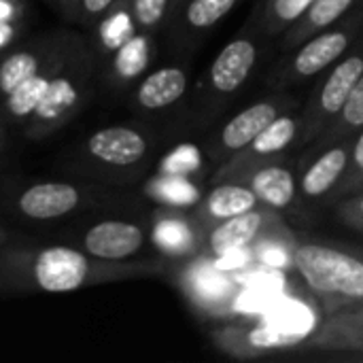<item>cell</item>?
<instances>
[{
    "instance_id": "cb8c5ba5",
    "label": "cell",
    "mask_w": 363,
    "mask_h": 363,
    "mask_svg": "<svg viewBox=\"0 0 363 363\" xmlns=\"http://www.w3.org/2000/svg\"><path fill=\"white\" fill-rule=\"evenodd\" d=\"M187 294L204 308L211 311H223L230 308L232 302V285L230 281L219 274L213 266L208 270H194L189 283H187Z\"/></svg>"
},
{
    "instance_id": "7c38bea8",
    "label": "cell",
    "mask_w": 363,
    "mask_h": 363,
    "mask_svg": "<svg viewBox=\"0 0 363 363\" xmlns=\"http://www.w3.org/2000/svg\"><path fill=\"white\" fill-rule=\"evenodd\" d=\"M189 77L181 66H162L151 70L132 91V104L136 111L160 113L174 106L187 94Z\"/></svg>"
},
{
    "instance_id": "44dd1931",
    "label": "cell",
    "mask_w": 363,
    "mask_h": 363,
    "mask_svg": "<svg viewBox=\"0 0 363 363\" xmlns=\"http://www.w3.org/2000/svg\"><path fill=\"white\" fill-rule=\"evenodd\" d=\"M249 187L255 191L262 204L274 211H285L296 202V177L289 168L279 164L259 166L251 172Z\"/></svg>"
},
{
    "instance_id": "83f0119b",
    "label": "cell",
    "mask_w": 363,
    "mask_h": 363,
    "mask_svg": "<svg viewBox=\"0 0 363 363\" xmlns=\"http://www.w3.org/2000/svg\"><path fill=\"white\" fill-rule=\"evenodd\" d=\"M315 0H268L264 9L262 28L266 34H283L289 30L311 6Z\"/></svg>"
},
{
    "instance_id": "9a60e30c",
    "label": "cell",
    "mask_w": 363,
    "mask_h": 363,
    "mask_svg": "<svg viewBox=\"0 0 363 363\" xmlns=\"http://www.w3.org/2000/svg\"><path fill=\"white\" fill-rule=\"evenodd\" d=\"M266 223H268V213L259 211V206L249 213L223 219L211 228L204 247L215 257H223L232 251H242L251 247L266 232Z\"/></svg>"
},
{
    "instance_id": "5b68a950",
    "label": "cell",
    "mask_w": 363,
    "mask_h": 363,
    "mask_svg": "<svg viewBox=\"0 0 363 363\" xmlns=\"http://www.w3.org/2000/svg\"><path fill=\"white\" fill-rule=\"evenodd\" d=\"M111 187L94 181H40L26 185L17 194L9 196V208L13 215L26 221H57L81 211L94 208L108 200Z\"/></svg>"
},
{
    "instance_id": "6da1fadb",
    "label": "cell",
    "mask_w": 363,
    "mask_h": 363,
    "mask_svg": "<svg viewBox=\"0 0 363 363\" xmlns=\"http://www.w3.org/2000/svg\"><path fill=\"white\" fill-rule=\"evenodd\" d=\"M162 264L104 262L79 247H34L9 240L0 247V294H70L83 287L160 274Z\"/></svg>"
},
{
    "instance_id": "4dcf8cb0",
    "label": "cell",
    "mask_w": 363,
    "mask_h": 363,
    "mask_svg": "<svg viewBox=\"0 0 363 363\" xmlns=\"http://www.w3.org/2000/svg\"><path fill=\"white\" fill-rule=\"evenodd\" d=\"M119 0H77L74 17L83 26H94L96 21H102L117 4Z\"/></svg>"
},
{
    "instance_id": "d590c367",
    "label": "cell",
    "mask_w": 363,
    "mask_h": 363,
    "mask_svg": "<svg viewBox=\"0 0 363 363\" xmlns=\"http://www.w3.org/2000/svg\"><path fill=\"white\" fill-rule=\"evenodd\" d=\"M4 117L0 115V160H2V151H4V145H6V138H4Z\"/></svg>"
},
{
    "instance_id": "f1b7e54d",
    "label": "cell",
    "mask_w": 363,
    "mask_h": 363,
    "mask_svg": "<svg viewBox=\"0 0 363 363\" xmlns=\"http://www.w3.org/2000/svg\"><path fill=\"white\" fill-rule=\"evenodd\" d=\"M200 153L196 147L183 145L179 149H174L162 164V174L168 177H189L200 168Z\"/></svg>"
},
{
    "instance_id": "2e32d148",
    "label": "cell",
    "mask_w": 363,
    "mask_h": 363,
    "mask_svg": "<svg viewBox=\"0 0 363 363\" xmlns=\"http://www.w3.org/2000/svg\"><path fill=\"white\" fill-rule=\"evenodd\" d=\"M300 132H302V117H298L294 113H281L272 123H268L255 136V140L249 147H245L242 151L236 153V157L232 160L228 170H234L238 174V170L245 164H253L257 160H268V157L281 155L300 138Z\"/></svg>"
},
{
    "instance_id": "603a6c76",
    "label": "cell",
    "mask_w": 363,
    "mask_h": 363,
    "mask_svg": "<svg viewBox=\"0 0 363 363\" xmlns=\"http://www.w3.org/2000/svg\"><path fill=\"white\" fill-rule=\"evenodd\" d=\"M151 36L153 34L136 30L130 38H125L115 49L108 68L111 83H130L147 70L151 62V40H153Z\"/></svg>"
},
{
    "instance_id": "ac0fdd59",
    "label": "cell",
    "mask_w": 363,
    "mask_h": 363,
    "mask_svg": "<svg viewBox=\"0 0 363 363\" xmlns=\"http://www.w3.org/2000/svg\"><path fill=\"white\" fill-rule=\"evenodd\" d=\"M259 206V198L249 185L240 183H221L215 189H211L196 208L198 221L204 228H213L215 223L249 213Z\"/></svg>"
},
{
    "instance_id": "f35d334b",
    "label": "cell",
    "mask_w": 363,
    "mask_h": 363,
    "mask_svg": "<svg viewBox=\"0 0 363 363\" xmlns=\"http://www.w3.org/2000/svg\"><path fill=\"white\" fill-rule=\"evenodd\" d=\"M179 2H181V0H177V4H179ZM174 9H177V6H174Z\"/></svg>"
},
{
    "instance_id": "7402d4cb",
    "label": "cell",
    "mask_w": 363,
    "mask_h": 363,
    "mask_svg": "<svg viewBox=\"0 0 363 363\" xmlns=\"http://www.w3.org/2000/svg\"><path fill=\"white\" fill-rule=\"evenodd\" d=\"M240 0H181L168 23H179L185 36H198L215 28Z\"/></svg>"
},
{
    "instance_id": "52a82bcc",
    "label": "cell",
    "mask_w": 363,
    "mask_h": 363,
    "mask_svg": "<svg viewBox=\"0 0 363 363\" xmlns=\"http://www.w3.org/2000/svg\"><path fill=\"white\" fill-rule=\"evenodd\" d=\"M363 77V43L357 47L353 45L351 51H347V57H340L325 81L319 85L315 100L311 98V104L304 108L302 115V143H313L330 123L332 119L342 111L347 104L351 91Z\"/></svg>"
},
{
    "instance_id": "3957f363",
    "label": "cell",
    "mask_w": 363,
    "mask_h": 363,
    "mask_svg": "<svg viewBox=\"0 0 363 363\" xmlns=\"http://www.w3.org/2000/svg\"><path fill=\"white\" fill-rule=\"evenodd\" d=\"M151 147L153 140L145 130L117 123L91 132L85 140L79 143L66 164L70 170L83 174L89 181L108 187L128 185L136 181L147 166Z\"/></svg>"
},
{
    "instance_id": "f546056e",
    "label": "cell",
    "mask_w": 363,
    "mask_h": 363,
    "mask_svg": "<svg viewBox=\"0 0 363 363\" xmlns=\"http://www.w3.org/2000/svg\"><path fill=\"white\" fill-rule=\"evenodd\" d=\"M340 194H357L359 187L363 183V128L357 132V138L355 143L351 145V162H349V168L340 181Z\"/></svg>"
},
{
    "instance_id": "d6986e66",
    "label": "cell",
    "mask_w": 363,
    "mask_h": 363,
    "mask_svg": "<svg viewBox=\"0 0 363 363\" xmlns=\"http://www.w3.org/2000/svg\"><path fill=\"white\" fill-rule=\"evenodd\" d=\"M79 40H81V36H79V38H77V40H74V43L55 60V62L47 64L40 72H36L34 77H30V79L23 81L21 85H17L9 96L2 98V111H0V115L4 117L6 123H11V125H23V123L30 119V115L36 111V106H38L40 100L45 98V91H47V87H49V81H51V77H53L57 64L66 57V53H68Z\"/></svg>"
},
{
    "instance_id": "5bb4252c",
    "label": "cell",
    "mask_w": 363,
    "mask_h": 363,
    "mask_svg": "<svg viewBox=\"0 0 363 363\" xmlns=\"http://www.w3.org/2000/svg\"><path fill=\"white\" fill-rule=\"evenodd\" d=\"M304 345L315 351H342L363 355V304L330 315Z\"/></svg>"
},
{
    "instance_id": "9c48e42d",
    "label": "cell",
    "mask_w": 363,
    "mask_h": 363,
    "mask_svg": "<svg viewBox=\"0 0 363 363\" xmlns=\"http://www.w3.org/2000/svg\"><path fill=\"white\" fill-rule=\"evenodd\" d=\"M77 38L79 34L57 32L6 53L0 60V98L9 96L17 85L40 72L47 64L55 62Z\"/></svg>"
},
{
    "instance_id": "484cf974",
    "label": "cell",
    "mask_w": 363,
    "mask_h": 363,
    "mask_svg": "<svg viewBox=\"0 0 363 363\" xmlns=\"http://www.w3.org/2000/svg\"><path fill=\"white\" fill-rule=\"evenodd\" d=\"M363 128V77L359 83L355 85V89L351 91L347 104L342 106V111L332 119V123L315 138V143H338V140H347L351 134H357Z\"/></svg>"
},
{
    "instance_id": "ba28073f",
    "label": "cell",
    "mask_w": 363,
    "mask_h": 363,
    "mask_svg": "<svg viewBox=\"0 0 363 363\" xmlns=\"http://www.w3.org/2000/svg\"><path fill=\"white\" fill-rule=\"evenodd\" d=\"M147 245L143 223L130 219H100L79 236V249L104 262H128Z\"/></svg>"
},
{
    "instance_id": "7a4b0ae2",
    "label": "cell",
    "mask_w": 363,
    "mask_h": 363,
    "mask_svg": "<svg viewBox=\"0 0 363 363\" xmlns=\"http://www.w3.org/2000/svg\"><path fill=\"white\" fill-rule=\"evenodd\" d=\"M98 66V53L81 38L57 64L45 98L21 125V134L38 143L68 125L94 98Z\"/></svg>"
},
{
    "instance_id": "277c9868",
    "label": "cell",
    "mask_w": 363,
    "mask_h": 363,
    "mask_svg": "<svg viewBox=\"0 0 363 363\" xmlns=\"http://www.w3.org/2000/svg\"><path fill=\"white\" fill-rule=\"evenodd\" d=\"M294 266L325 315L363 304V253L323 242L294 247Z\"/></svg>"
},
{
    "instance_id": "836d02e7",
    "label": "cell",
    "mask_w": 363,
    "mask_h": 363,
    "mask_svg": "<svg viewBox=\"0 0 363 363\" xmlns=\"http://www.w3.org/2000/svg\"><path fill=\"white\" fill-rule=\"evenodd\" d=\"M13 34H15V30H13L11 23H0V45H4L6 40H11Z\"/></svg>"
},
{
    "instance_id": "74e56055",
    "label": "cell",
    "mask_w": 363,
    "mask_h": 363,
    "mask_svg": "<svg viewBox=\"0 0 363 363\" xmlns=\"http://www.w3.org/2000/svg\"><path fill=\"white\" fill-rule=\"evenodd\" d=\"M359 191H363V183H362V187H359ZM359 191H357V194H359Z\"/></svg>"
},
{
    "instance_id": "e0dca14e",
    "label": "cell",
    "mask_w": 363,
    "mask_h": 363,
    "mask_svg": "<svg viewBox=\"0 0 363 363\" xmlns=\"http://www.w3.org/2000/svg\"><path fill=\"white\" fill-rule=\"evenodd\" d=\"M351 162V143L338 140L336 145L328 147L302 174L300 191L308 200H319L336 189L342 181Z\"/></svg>"
},
{
    "instance_id": "d4e9b609",
    "label": "cell",
    "mask_w": 363,
    "mask_h": 363,
    "mask_svg": "<svg viewBox=\"0 0 363 363\" xmlns=\"http://www.w3.org/2000/svg\"><path fill=\"white\" fill-rule=\"evenodd\" d=\"M153 238H155V245L172 257H183L198 249V240L189 223L170 213H162L157 217L155 228H153Z\"/></svg>"
},
{
    "instance_id": "4fadbf2b",
    "label": "cell",
    "mask_w": 363,
    "mask_h": 363,
    "mask_svg": "<svg viewBox=\"0 0 363 363\" xmlns=\"http://www.w3.org/2000/svg\"><path fill=\"white\" fill-rule=\"evenodd\" d=\"M281 100L272 98V100H259L251 106H247L245 111H240L238 115H234L219 132V140H217V151L219 153H238L245 147H249L255 136L268 125L272 123L281 113Z\"/></svg>"
},
{
    "instance_id": "4316f807",
    "label": "cell",
    "mask_w": 363,
    "mask_h": 363,
    "mask_svg": "<svg viewBox=\"0 0 363 363\" xmlns=\"http://www.w3.org/2000/svg\"><path fill=\"white\" fill-rule=\"evenodd\" d=\"M138 32L155 34L164 28L177 6V0H125Z\"/></svg>"
},
{
    "instance_id": "8fae6325",
    "label": "cell",
    "mask_w": 363,
    "mask_h": 363,
    "mask_svg": "<svg viewBox=\"0 0 363 363\" xmlns=\"http://www.w3.org/2000/svg\"><path fill=\"white\" fill-rule=\"evenodd\" d=\"M313 334V328H296L294 323H262L247 330H228L223 332L225 340L221 342L223 349L240 355H257L266 351L277 349H291L298 345H304L308 336Z\"/></svg>"
},
{
    "instance_id": "8992f818",
    "label": "cell",
    "mask_w": 363,
    "mask_h": 363,
    "mask_svg": "<svg viewBox=\"0 0 363 363\" xmlns=\"http://www.w3.org/2000/svg\"><path fill=\"white\" fill-rule=\"evenodd\" d=\"M362 30L363 9H359L357 13H351L349 19L321 30L306 43L296 47V53L289 60V64L272 81L279 85H291V83L315 79L317 74L334 66L347 51H351Z\"/></svg>"
},
{
    "instance_id": "8d00e7d4",
    "label": "cell",
    "mask_w": 363,
    "mask_h": 363,
    "mask_svg": "<svg viewBox=\"0 0 363 363\" xmlns=\"http://www.w3.org/2000/svg\"><path fill=\"white\" fill-rule=\"evenodd\" d=\"M9 240H11V236H9V232H6V230H4V228L0 225V247H2V245H6Z\"/></svg>"
},
{
    "instance_id": "1f68e13d",
    "label": "cell",
    "mask_w": 363,
    "mask_h": 363,
    "mask_svg": "<svg viewBox=\"0 0 363 363\" xmlns=\"http://www.w3.org/2000/svg\"><path fill=\"white\" fill-rule=\"evenodd\" d=\"M338 215L345 223H349L355 230L363 232V191H359L353 198H347L338 206Z\"/></svg>"
},
{
    "instance_id": "d6a6232c",
    "label": "cell",
    "mask_w": 363,
    "mask_h": 363,
    "mask_svg": "<svg viewBox=\"0 0 363 363\" xmlns=\"http://www.w3.org/2000/svg\"><path fill=\"white\" fill-rule=\"evenodd\" d=\"M15 15V6L6 0H0V23H9Z\"/></svg>"
},
{
    "instance_id": "e575fe53",
    "label": "cell",
    "mask_w": 363,
    "mask_h": 363,
    "mask_svg": "<svg viewBox=\"0 0 363 363\" xmlns=\"http://www.w3.org/2000/svg\"><path fill=\"white\" fill-rule=\"evenodd\" d=\"M57 4L70 15V17H74V9H77V0H57Z\"/></svg>"
},
{
    "instance_id": "ffe728a7",
    "label": "cell",
    "mask_w": 363,
    "mask_h": 363,
    "mask_svg": "<svg viewBox=\"0 0 363 363\" xmlns=\"http://www.w3.org/2000/svg\"><path fill=\"white\" fill-rule=\"evenodd\" d=\"M357 0H315L313 6L289 28L285 30V49H296L321 30L338 23L345 15L355 9Z\"/></svg>"
},
{
    "instance_id": "30bf717a",
    "label": "cell",
    "mask_w": 363,
    "mask_h": 363,
    "mask_svg": "<svg viewBox=\"0 0 363 363\" xmlns=\"http://www.w3.org/2000/svg\"><path fill=\"white\" fill-rule=\"evenodd\" d=\"M259 60V47L249 36L230 40L208 68V85L215 96L236 94L251 77Z\"/></svg>"
}]
</instances>
